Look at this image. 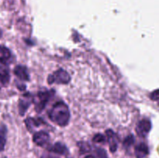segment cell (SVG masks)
Here are the masks:
<instances>
[{
	"mask_svg": "<svg viewBox=\"0 0 159 158\" xmlns=\"http://www.w3.org/2000/svg\"><path fill=\"white\" fill-rule=\"evenodd\" d=\"M49 135L43 131H40L36 133L33 136V140L34 143L40 147H43L46 145L49 141Z\"/></svg>",
	"mask_w": 159,
	"mask_h": 158,
	"instance_id": "5",
	"label": "cell"
},
{
	"mask_svg": "<svg viewBox=\"0 0 159 158\" xmlns=\"http://www.w3.org/2000/svg\"><path fill=\"white\" fill-rule=\"evenodd\" d=\"M150 98L152 101L159 102V89L154 91L153 92L150 94Z\"/></svg>",
	"mask_w": 159,
	"mask_h": 158,
	"instance_id": "19",
	"label": "cell"
},
{
	"mask_svg": "<svg viewBox=\"0 0 159 158\" xmlns=\"http://www.w3.org/2000/svg\"><path fill=\"white\" fill-rule=\"evenodd\" d=\"M53 94H54V91L53 90L47 91H40L38 93L37 98H38L39 102L35 106V108L37 112H40L45 108L47 102L52 97Z\"/></svg>",
	"mask_w": 159,
	"mask_h": 158,
	"instance_id": "3",
	"label": "cell"
},
{
	"mask_svg": "<svg viewBox=\"0 0 159 158\" xmlns=\"http://www.w3.org/2000/svg\"><path fill=\"white\" fill-rule=\"evenodd\" d=\"M107 133V139H108L109 143H110V150L112 153H114L117 150V142H116V135L112 131L111 129H109L106 132Z\"/></svg>",
	"mask_w": 159,
	"mask_h": 158,
	"instance_id": "9",
	"label": "cell"
},
{
	"mask_svg": "<svg viewBox=\"0 0 159 158\" xmlns=\"http://www.w3.org/2000/svg\"><path fill=\"white\" fill-rule=\"evenodd\" d=\"M51 120L60 126H65L70 119L68 107L64 102H57L48 113Z\"/></svg>",
	"mask_w": 159,
	"mask_h": 158,
	"instance_id": "1",
	"label": "cell"
},
{
	"mask_svg": "<svg viewBox=\"0 0 159 158\" xmlns=\"http://www.w3.org/2000/svg\"><path fill=\"white\" fill-rule=\"evenodd\" d=\"M14 74H15L16 77H18L21 80L29 81L30 79V75L28 74L27 68L24 66H22V65H18V66H16L14 68Z\"/></svg>",
	"mask_w": 159,
	"mask_h": 158,
	"instance_id": "7",
	"label": "cell"
},
{
	"mask_svg": "<svg viewBox=\"0 0 159 158\" xmlns=\"http://www.w3.org/2000/svg\"><path fill=\"white\" fill-rule=\"evenodd\" d=\"M50 151L53 152V153H57V154L64 155L67 153L68 149H67L66 146H65V144L57 142L56 143H54V145L50 148Z\"/></svg>",
	"mask_w": 159,
	"mask_h": 158,
	"instance_id": "12",
	"label": "cell"
},
{
	"mask_svg": "<svg viewBox=\"0 0 159 158\" xmlns=\"http://www.w3.org/2000/svg\"><path fill=\"white\" fill-rule=\"evenodd\" d=\"M2 30H1V29H0V38H1V37H2Z\"/></svg>",
	"mask_w": 159,
	"mask_h": 158,
	"instance_id": "22",
	"label": "cell"
},
{
	"mask_svg": "<svg viewBox=\"0 0 159 158\" xmlns=\"http://www.w3.org/2000/svg\"><path fill=\"white\" fill-rule=\"evenodd\" d=\"M93 142H95V143H104L106 141V137H105V136H103L102 134L99 133V134L95 135L94 137H93Z\"/></svg>",
	"mask_w": 159,
	"mask_h": 158,
	"instance_id": "17",
	"label": "cell"
},
{
	"mask_svg": "<svg viewBox=\"0 0 159 158\" xmlns=\"http://www.w3.org/2000/svg\"><path fill=\"white\" fill-rule=\"evenodd\" d=\"M31 102H32V98H30L28 94V97H24V99H21L20 100V103H19V111H20V115L23 116L30 105Z\"/></svg>",
	"mask_w": 159,
	"mask_h": 158,
	"instance_id": "11",
	"label": "cell"
},
{
	"mask_svg": "<svg viewBox=\"0 0 159 158\" xmlns=\"http://www.w3.org/2000/svg\"><path fill=\"white\" fill-rule=\"evenodd\" d=\"M78 146L79 147V150H80L81 153H87V152L90 151V146L89 145L88 143L80 142L78 143Z\"/></svg>",
	"mask_w": 159,
	"mask_h": 158,
	"instance_id": "16",
	"label": "cell"
},
{
	"mask_svg": "<svg viewBox=\"0 0 159 158\" xmlns=\"http://www.w3.org/2000/svg\"><path fill=\"white\" fill-rule=\"evenodd\" d=\"M6 126L2 125L0 128V151L3 150L5 145H6Z\"/></svg>",
	"mask_w": 159,
	"mask_h": 158,
	"instance_id": "13",
	"label": "cell"
},
{
	"mask_svg": "<svg viewBox=\"0 0 159 158\" xmlns=\"http://www.w3.org/2000/svg\"><path fill=\"white\" fill-rule=\"evenodd\" d=\"M152 128V123L148 119H142L138 122L136 128V132L140 136L144 137L150 132Z\"/></svg>",
	"mask_w": 159,
	"mask_h": 158,
	"instance_id": "4",
	"label": "cell"
},
{
	"mask_svg": "<svg viewBox=\"0 0 159 158\" xmlns=\"http://www.w3.org/2000/svg\"><path fill=\"white\" fill-rule=\"evenodd\" d=\"M134 143V137L133 135H129L124 140V146L125 148L130 147Z\"/></svg>",
	"mask_w": 159,
	"mask_h": 158,
	"instance_id": "15",
	"label": "cell"
},
{
	"mask_svg": "<svg viewBox=\"0 0 159 158\" xmlns=\"http://www.w3.org/2000/svg\"><path fill=\"white\" fill-rule=\"evenodd\" d=\"M25 122H26V125L27 126L28 129L31 130L34 127L38 126L40 123H41V121L37 120V119H32V118H30V119H27L25 120Z\"/></svg>",
	"mask_w": 159,
	"mask_h": 158,
	"instance_id": "14",
	"label": "cell"
},
{
	"mask_svg": "<svg viewBox=\"0 0 159 158\" xmlns=\"http://www.w3.org/2000/svg\"><path fill=\"white\" fill-rule=\"evenodd\" d=\"M71 80L70 75L67 71L63 69H59L56 71L53 74L48 77V81L49 84H68Z\"/></svg>",
	"mask_w": 159,
	"mask_h": 158,
	"instance_id": "2",
	"label": "cell"
},
{
	"mask_svg": "<svg viewBox=\"0 0 159 158\" xmlns=\"http://www.w3.org/2000/svg\"><path fill=\"white\" fill-rule=\"evenodd\" d=\"M85 158H95V157L93 156H92V155H88V156H85Z\"/></svg>",
	"mask_w": 159,
	"mask_h": 158,
	"instance_id": "20",
	"label": "cell"
},
{
	"mask_svg": "<svg viewBox=\"0 0 159 158\" xmlns=\"http://www.w3.org/2000/svg\"><path fill=\"white\" fill-rule=\"evenodd\" d=\"M9 72L6 67L0 65V86H6L9 82Z\"/></svg>",
	"mask_w": 159,
	"mask_h": 158,
	"instance_id": "8",
	"label": "cell"
},
{
	"mask_svg": "<svg viewBox=\"0 0 159 158\" xmlns=\"http://www.w3.org/2000/svg\"><path fill=\"white\" fill-rule=\"evenodd\" d=\"M148 153V147L144 143H139L135 147V156L137 158H144Z\"/></svg>",
	"mask_w": 159,
	"mask_h": 158,
	"instance_id": "10",
	"label": "cell"
},
{
	"mask_svg": "<svg viewBox=\"0 0 159 158\" xmlns=\"http://www.w3.org/2000/svg\"><path fill=\"white\" fill-rule=\"evenodd\" d=\"M41 158H54V157H51V156H43Z\"/></svg>",
	"mask_w": 159,
	"mask_h": 158,
	"instance_id": "21",
	"label": "cell"
},
{
	"mask_svg": "<svg viewBox=\"0 0 159 158\" xmlns=\"http://www.w3.org/2000/svg\"><path fill=\"white\" fill-rule=\"evenodd\" d=\"M96 155H97L98 158H108L106 150L102 148H99L96 150Z\"/></svg>",
	"mask_w": 159,
	"mask_h": 158,
	"instance_id": "18",
	"label": "cell"
},
{
	"mask_svg": "<svg viewBox=\"0 0 159 158\" xmlns=\"http://www.w3.org/2000/svg\"><path fill=\"white\" fill-rule=\"evenodd\" d=\"M11 52L5 46H0V63L3 65H6L10 62Z\"/></svg>",
	"mask_w": 159,
	"mask_h": 158,
	"instance_id": "6",
	"label": "cell"
}]
</instances>
